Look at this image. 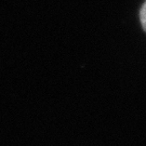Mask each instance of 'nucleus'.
Masks as SVG:
<instances>
[{"label": "nucleus", "instance_id": "1", "mask_svg": "<svg viewBox=\"0 0 146 146\" xmlns=\"http://www.w3.org/2000/svg\"><path fill=\"white\" fill-rule=\"evenodd\" d=\"M140 20H141V24L143 29L146 31V0L145 2L142 5L141 10H140Z\"/></svg>", "mask_w": 146, "mask_h": 146}]
</instances>
